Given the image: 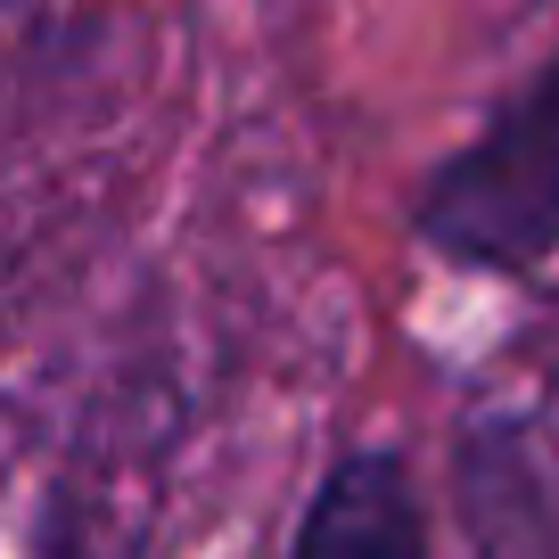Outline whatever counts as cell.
<instances>
[{
	"label": "cell",
	"mask_w": 559,
	"mask_h": 559,
	"mask_svg": "<svg viewBox=\"0 0 559 559\" xmlns=\"http://www.w3.org/2000/svg\"><path fill=\"white\" fill-rule=\"evenodd\" d=\"M412 239L453 272L543 280L559 255V41L412 190Z\"/></svg>",
	"instance_id": "cell-1"
},
{
	"label": "cell",
	"mask_w": 559,
	"mask_h": 559,
	"mask_svg": "<svg viewBox=\"0 0 559 559\" xmlns=\"http://www.w3.org/2000/svg\"><path fill=\"white\" fill-rule=\"evenodd\" d=\"M280 559H428V502L395 444H346L313 477Z\"/></svg>",
	"instance_id": "cell-2"
}]
</instances>
